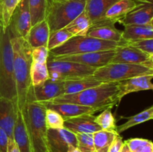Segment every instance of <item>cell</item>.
<instances>
[{
    "mask_svg": "<svg viewBox=\"0 0 153 152\" xmlns=\"http://www.w3.org/2000/svg\"><path fill=\"white\" fill-rule=\"evenodd\" d=\"M10 41L13 53L16 104L19 111L22 112L26 107L28 92L32 87L30 76V69L32 63L31 48L25 38L16 37L11 33Z\"/></svg>",
    "mask_w": 153,
    "mask_h": 152,
    "instance_id": "obj_1",
    "label": "cell"
},
{
    "mask_svg": "<svg viewBox=\"0 0 153 152\" xmlns=\"http://www.w3.org/2000/svg\"><path fill=\"white\" fill-rule=\"evenodd\" d=\"M49 101L55 103H70L103 110L119 103L118 82L102 83L94 87L74 94L61 95Z\"/></svg>",
    "mask_w": 153,
    "mask_h": 152,
    "instance_id": "obj_2",
    "label": "cell"
},
{
    "mask_svg": "<svg viewBox=\"0 0 153 152\" xmlns=\"http://www.w3.org/2000/svg\"><path fill=\"white\" fill-rule=\"evenodd\" d=\"M45 112L46 107L35 101L32 86L28 92L26 107L22 113L26 123L34 152H49Z\"/></svg>",
    "mask_w": 153,
    "mask_h": 152,
    "instance_id": "obj_3",
    "label": "cell"
},
{
    "mask_svg": "<svg viewBox=\"0 0 153 152\" xmlns=\"http://www.w3.org/2000/svg\"><path fill=\"white\" fill-rule=\"evenodd\" d=\"M0 98L16 101L13 53L9 27L0 37Z\"/></svg>",
    "mask_w": 153,
    "mask_h": 152,
    "instance_id": "obj_4",
    "label": "cell"
},
{
    "mask_svg": "<svg viewBox=\"0 0 153 152\" xmlns=\"http://www.w3.org/2000/svg\"><path fill=\"white\" fill-rule=\"evenodd\" d=\"M87 0H47L46 21L50 32L64 28L85 10Z\"/></svg>",
    "mask_w": 153,
    "mask_h": 152,
    "instance_id": "obj_5",
    "label": "cell"
},
{
    "mask_svg": "<svg viewBox=\"0 0 153 152\" xmlns=\"http://www.w3.org/2000/svg\"><path fill=\"white\" fill-rule=\"evenodd\" d=\"M126 42V40L121 42L107 41L88 35L73 36L63 45L49 51V55L58 58L99 51L114 50Z\"/></svg>",
    "mask_w": 153,
    "mask_h": 152,
    "instance_id": "obj_6",
    "label": "cell"
},
{
    "mask_svg": "<svg viewBox=\"0 0 153 152\" xmlns=\"http://www.w3.org/2000/svg\"><path fill=\"white\" fill-rule=\"evenodd\" d=\"M148 75H153V69L142 64L110 63L104 66L97 69L93 74V77L102 83H111Z\"/></svg>",
    "mask_w": 153,
    "mask_h": 152,
    "instance_id": "obj_7",
    "label": "cell"
},
{
    "mask_svg": "<svg viewBox=\"0 0 153 152\" xmlns=\"http://www.w3.org/2000/svg\"><path fill=\"white\" fill-rule=\"evenodd\" d=\"M49 77L57 80L86 77L94 74L97 69L71 61L55 60L49 55L47 61Z\"/></svg>",
    "mask_w": 153,
    "mask_h": 152,
    "instance_id": "obj_8",
    "label": "cell"
},
{
    "mask_svg": "<svg viewBox=\"0 0 153 152\" xmlns=\"http://www.w3.org/2000/svg\"><path fill=\"white\" fill-rule=\"evenodd\" d=\"M49 152H68L70 148H77V139L74 133L67 128H47Z\"/></svg>",
    "mask_w": 153,
    "mask_h": 152,
    "instance_id": "obj_9",
    "label": "cell"
},
{
    "mask_svg": "<svg viewBox=\"0 0 153 152\" xmlns=\"http://www.w3.org/2000/svg\"><path fill=\"white\" fill-rule=\"evenodd\" d=\"M8 27L13 35L25 38L31 28L28 0H21L12 15Z\"/></svg>",
    "mask_w": 153,
    "mask_h": 152,
    "instance_id": "obj_10",
    "label": "cell"
},
{
    "mask_svg": "<svg viewBox=\"0 0 153 152\" xmlns=\"http://www.w3.org/2000/svg\"><path fill=\"white\" fill-rule=\"evenodd\" d=\"M114 52L115 49L88 52V53L69 55V56L65 57H58V58L51 57L55 60L79 63L84 64L85 66L98 69L100 67L104 66L110 63L114 55Z\"/></svg>",
    "mask_w": 153,
    "mask_h": 152,
    "instance_id": "obj_11",
    "label": "cell"
},
{
    "mask_svg": "<svg viewBox=\"0 0 153 152\" xmlns=\"http://www.w3.org/2000/svg\"><path fill=\"white\" fill-rule=\"evenodd\" d=\"M149 55L138 48L130 45L128 42L115 49L111 63L142 64L149 60Z\"/></svg>",
    "mask_w": 153,
    "mask_h": 152,
    "instance_id": "obj_12",
    "label": "cell"
},
{
    "mask_svg": "<svg viewBox=\"0 0 153 152\" xmlns=\"http://www.w3.org/2000/svg\"><path fill=\"white\" fill-rule=\"evenodd\" d=\"M153 17V1L142 0L136 8L126 15L118 22L126 25H141L149 24Z\"/></svg>",
    "mask_w": 153,
    "mask_h": 152,
    "instance_id": "obj_13",
    "label": "cell"
},
{
    "mask_svg": "<svg viewBox=\"0 0 153 152\" xmlns=\"http://www.w3.org/2000/svg\"><path fill=\"white\" fill-rule=\"evenodd\" d=\"M18 111L16 101L0 98V128L4 130L9 139H13V129L17 119Z\"/></svg>",
    "mask_w": 153,
    "mask_h": 152,
    "instance_id": "obj_14",
    "label": "cell"
},
{
    "mask_svg": "<svg viewBox=\"0 0 153 152\" xmlns=\"http://www.w3.org/2000/svg\"><path fill=\"white\" fill-rule=\"evenodd\" d=\"M115 22L103 19L93 24L88 33V36L102 40L114 42L123 41L122 31L117 29Z\"/></svg>",
    "mask_w": 153,
    "mask_h": 152,
    "instance_id": "obj_15",
    "label": "cell"
},
{
    "mask_svg": "<svg viewBox=\"0 0 153 152\" xmlns=\"http://www.w3.org/2000/svg\"><path fill=\"white\" fill-rule=\"evenodd\" d=\"M39 103L43 104L46 108L52 109L58 112L64 119L83 116V115H94L95 113L100 111V110L97 108L76 104H70V103H55L52 101H42Z\"/></svg>",
    "mask_w": 153,
    "mask_h": 152,
    "instance_id": "obj_16",
    "label": "cell"
},
{
    "mask_svg": "<svg viewBox=\"0 0 153 152\" xmlns=\"http://www.w3.org/2000/svg\"><path fill=\"white\" fill-rule=\"evenodd\" d=\"M153 75H140L118 82V99L134 92L153 89Z\"/></svg>",
    "mask_w": 153,
    "mask_h": 152,
    "instance_id": "obj_17",
    "label": "cell"
},
{
    "mask_svg": "<svg viewBox=\"0 0 153 152\" xmlns=\"http://www.w3.org/2000/svg\"><path fill=\"white\" fill-rule=\"evenodd\" d=\"M95 117L88 114L64 119V128L74 134H94L102 130L95 122Z\"/></svg>",
    "mask_w": 153,
    "mask_h": 152,
    "instance_id": "obj_18",
    "label": "cell"
},
{
    "mask_svg": "<svg viewBox=\"0 0 153 152\" xmlns=\"http://www.w3.org/2000/svg\"><path fill=\"white\" fill-rule=\"evenodd\" d=\"M64 80L48 79L43 84L33 86L34 98L36 101H49L56 97L64 95Z\"/></svg>",
    "mask_w": 153,
    "mask_h": 152,
    "instance_id": "obj_19",
    "label": "cell"
},
{
    "mask_svg": "<svg viewBox=\"0 0 153 152\" xmlns=\"http://www.w3.org/2000/svg\"><path fill=\"white\" fill-rule=\"evenodd\" d=\"M13 137L19 148V152H34L26 123L23 115L20 111H18Z\"/></svg>",
    "mask_w": 153,
    "mask_h": 152,
    "instance_id": "obj_20",
    "label": "cell"
},
{
    "mask_svg": "<svg viewBox=\"0 0 153 152\" xmlns=\"http://www.w3.org/2000/svg\"><path fill=\"white\" fill-rule=\"evenodd\" d=\"M49 34V26L46 19H44L31 26L25 39L31 49L39 46L47 47Z\"/></svg>",
    "mask_w": 153,
    "mask_h": 152,
    "instance_id": "obj_21",
    "label": "cell"
},
{
    "mask_svg": "<svg viewBox=\"0 0 153 152\" xmlns=\"http://www.w3.org/2000/svg\"><path fill=\"white\" fill-rule=\"evenodd\" d=\"M119 0H87L85 10L93 24L104 19L109 8Z\"/></svg>",
    "mask_w": 153,
    "mask_h": 152,
    "instance_id": "obj_22",
    "label": "cell"
},
{
    "mask_svg": "<svg viewBox=\"0 0 153 152\" xmlns=\"http://www.w3.org/2000/svg\"><path fill=\"white\" fill-rule=\"evenodd\" d=\"M140 4L136 0H119L108 10L104 19L118 22Z\"/></svg>",
    "mask_w": 153,
    "mask_h": 152,
    "instance_id": "obj_23",
    "label": "cell"
},
{
    "mask_svg": "<svg viewBox=\"0 0 153 152\" xmlns=\"http://www.w3.org/2000/svg\"><path fill=\"white\" fill-rule=\"evenodd\" d=\"M101 83H102V82L96 80L93 77V75L86 76V77L69 79V80H64V95L77 93L85 89L98 86Z\"/></svg>",
    "mask_w": 153,
    "mask_h": 152,
    "instance_id": "obj_24",
    "label": "cell"
},
{
    "mask_svg": "<svg viewBox=\"0 0 153 152\" xmlns=\"http://www.w3.org/2000/svg\"><path fill=\"white\" fill-rule=\"evenodd\" d=\"M122 31L126 41H135L153 39V27L149 24L141 25H126Z\"/></svg>",
    "mask_w": 153,
    "mask_h": 152,
    "instance_id": "obj_25",
    "label": "cell"
},
{
    "mask_svg": "<svg viewBox=\"0 0 153 152\" xmlns=\"http://www.w3.org/2000/svg\"><path fill=\"white\" fill-rule=\"evenodd\" d=\"M91 26L92 22L87 12L84 10L64 28H66L73 36H87Z\"/></svg>",
    "mask_w": 153,
    "mask_h": 152,
    "instance_id": "obj_26",
    "label": "cell"
},
{
    "mask_svg": "<svg viewBox=\"0 0 153 152\" xmlns=\"http://www.w3.org/2000/svg\"><path fill=\"white\" fill-rule=\"evenodd\" d=\"M119 135L117 131L101 130L93 134L96 152H108L109 148L116 137Z\"/></svg>",
    "mask_w": 153,
    "mask_h": 152,
    "instance_id": "obj_27",
    "label": "cell"
},
{
    "mask_svg": "<svg viewBox=\"0 0 153 152\" xmlns=\"http://www.w3.org/2000/svg\"><path fill=\"white\" fill-rule=\"evenodd\" d=\"M150 119H153V105L144 110L143 111L128 118L127 122H126L125 123L120 125V126L117 127V132L120 134V133L129 129L130 128H132V127L139 125V124L147 122Z\"/></svg>",
    "mask_w": 153,
    "mask_h": 152,
    "instance_id": "obj_28",
    "label": "cell"
},
{
    "mask_svg": "<svg viewBox=\"0 0 153 152\" xmlns=\"http://www.w3.org/2000/svg\"><path fill=\"white\" fill-rule=\"evenodd\" d=\"M30 76H31L32 86L43 84L45 81L50 78L47 63H40L36 62L31 63Z\"/></svg>",
    "mask_w": 153,
    "mask_h": 152,
    "instance_id": "obj_29",
    "label": "cell"
},
{
    "mask_svg": "<svg viewBox=\"0 0 153 152\" xmlns=\"http://www.w3.org/2000/svg\"><path fill=\"white\" fill-rule=\"evenodd\" d=\"M31 26L44 20L46 18L47 0H28Z\"/></svg>",
    "mask_w": 153,
    "mask_h": 152,
    "instance_id": "obj_30",
    "label": "cell"
},
{
    "mask_svg": "<svg viewBox=\"0 0 153 152\" xmlns=\"http://www.w3.org/2000/svg\"><path fill=\"white\" fill-rule=\"evenodd\" d=\"M21 0H0V22L5 30L10 25L11 16Z\"/></svg>",
    "mask_w": 153,
    "mask_h": 152,
    "instance_id": "obj_31",
    "label": "cell"
},
{
    "mask_svg": "<svg viewBox=\"0 0 153 152\" xmlns=\"http://www.w3.org/2000/svg\"><path fill=\"white\" fill-rule=\"evenodd\" d=\"M111 107L103 110V111L95 117V122L102 130L108 131H117L115 118L111 112Z\"/></svg>",
    "mask_w": 153,
    "mask_h": 152,
    "instance_id": "obj_32",
    "label": "cell"
},
{
    "mask_svg": "<svg viewBox=\"0 0 153 152\" xmlns=\"http://www.w3.org/2000/svg\"><path fill=\"white\" fill-rule=\"evenodd\" d=\"M73 37V34L64 28L50 32L47 44L48 49L50 51L61 46Z\"/></svg>",
    "mask_w": 153,
    "mask_h": 152,
    "instance_id": "obj_33",
    "label": "cell"
},
{
    "mask_svg": "<svg viewBox=\"0 0 153 152\" xmlns=\"http://www.w3.org/2000/svg\"><path fill=\"white\" fill-rule=\"evenodd\" d=\"M124 142L132 152H153V142L146 139L132 138Z\"/></svg>",
    "mask_w": 153,
    "mask_h": 152,
    "instance_id": "obj_34",
    "label": "cell"
},
{
    "mask_svg": "<svg viewBox=\"0 0 153 152\" xmlns=\"http://www.w3.org/2000/svg\"><path fill=\"white\" fill-rule=\"evenodd\" d=\"M45 122L47 128L59 129L64 128V119L63 116L52 109L46 108Z\"/></svg>",
    "mask_w": 153,
    "mask_h": 152,
    "instance_id": "obj_35",
    "label": "cell"
},
{
    "mask_svg": "<svg viewBox=\"0 0 153 152\" xmlns=\"http://www.w3.org/2000/svg\"><path fill=\"white\" fill-rule=\"evenodd\" d=\"M77 139V148L81 152H96L93 134H75Z\"/></svg>",
    "mask_w": 153,
    "mask_h": 152,
    "instance_id": "obj_36",
    "label": "cell"
},
{
    "mask_svg": "<svg viewBox=\"0 0 153 152\" xmlns=\"http://www.w3.org/2000/svg\"><path fill=\"white\" fill-rule=\"evenodd\" d=\"M49 57V50L46 46H39V47L31 49V58L32 62L46 63Z\"/></svg>",
    "mask_w": 153,
    "mask_h": 152,
    "instance_id": "obj_37",
    "label": "cell"
},
{
    "mask_svg": "<svg viewBox=\"0 0 153 152\" xmlns=\"http://www.w3.org/2000/svg\"><path fill=\"white\" fill-rule=\"evenodd\" d=\"M130 45L138 48L149 55H153V39L135 41H127Z\"/></svg>",
    "mask_w": 153,
    "mask_h": 152,
    "instance_id": "obj_38",
    "label": "cell"
},
{
    "mask_svg": "<svg viewBox=\"0 0 153 152\" xmlns=\"http://www.w3.org/2000/svg\"><path fill=\"white\" fill-rule=\"evenodd\" d=\"M124 145V141L122 137L119 135L116 137L112 144L109 148L108 152H120L123 146Z\"/></svg>",
    "mask_w": 153,
    "mask_h": 152,
    "instance_id": "obj_39",
    "label": "cell"
},
{
    "mask_svg": "<svg viewBox=\"0 0 153 152\" xmlns=\"http://www.w3.org/2000/svg\"><path fill=\"white\" fill-rule=\"evenodd\" d=\"M9 137L7 133L0 128V152H7Z\"/></svg>",
    "mask_w": 153,
    "mask_h": 152,
    "instance_id": "obj_40",
    "label": "cell"
},
{
    "mask_svg": "<svg viewBox=\"0 0 153 152\" xmlns=\"http://www.w3.org/2000/svg\"><path fill=\"white\" fill-rule=\"evenodd\" d=\"M7 152H19V148L13 139H9Z\"/></svg>",
    "mask_w": 153,
    "mask_h": 152,
    "instance_id": "obj_41",
    "label": "cell"
},
{
    "mask_svg": "<svg viewBox=\"0 0 153 152\" xmlns=\"http://www.w3.org/2000/svg\"><path fill=\"white\" fill-rule=\"evenodd\" d=\"M143 65L150 69H153V55H149V60L146 62H145Z\"/></svg>",
    "mask_w": 153,
    "mask_h": 152,
    "instance_id": "obj_42",
    "label": "cell"
},
{
    "mask_svg": "<svg viewBox=\"0 0 153 152\" xmlns=\"http://www.w3.org/2000/svg\"><path fill=\"white\" fill-rule=\"evenodd\" d=\"M120 152H132L131 150H130V148H128V146L127 145L126 143L124 142V145L123 146L122 149H121V151Z\"/></svg>",
    "mask_w": 153,
    "mask_h": 152,
    "instance_id": "obj_43",
    "label": "cell"
},
{
    "mask_svg": "<svg viewBox=\"0 0 153 152\" xmlns=\"http://www.w3.org/2000/svg\"><path fill=\"white\" fill-rule=\"evenodd\" d=\"M68 152H81V151L79 150V148H78L72 147V148H70V150L68 151Z\"/></svg>",
    "mask_w": 153,
    "mask_h": 152,
    "instance_id": "obj_44",
    "label": "cell"
},
{
    "mask_svg": "<svg viewBox=\"0 0 153 152\" xmlns=\"http://www.w3.org/2000/svg\"><path fill=\"white\" fill-rule=\"evenodd\" d=\"M1 30H2V25H1V22H0V37H1Z\"/></svg>",
    "mask_w": 153,
    "mask_h": 152,
    "instance_id": "obj_45",
    "label": "cell"
},
{
    "mask_svg": "<svg viewBox=\"0 0 153 152\" xmlns=\"http://www.w3.org/2000/svg\"><path fill=\"white\" fill-rule=\"evenodd\" d=\"M149 25H152V26L153 27V17H152V19H151L150 22H149Z\"/></svg>",
    "mask_w": 153,
    "mask_h": 152,
    "instance_id": "obj_46",
    "label": "cell"
},
{
    "mask_svg": "<svg viewBox=\"0 0 153 152\" xmlns=\"http://www.w3.org/2000/svg\"><path fill=\"white\" fill-rule=\"evenodd\" d=\"M55 1H62V0H55Z\"/></svg>",
    "mask_w": 153,
    "mask_h": 152,
    "instance_id": "obj_47",
    "label": "cell"
},
{
    "mask_svg": "<svg viewBox=\"0 0 153 152\" xmlns=\"http://www.w3.org/2000/svg\"></svg>",
    "mask_w": 153,
    "mask_h": 152,
    "instance_id": "obj_48",
    "label": "cell"
}]
</instances>
